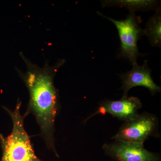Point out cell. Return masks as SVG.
Listing matches in <instances>:
<instances>
[{
    "label": "cell",
    "instance_id": "obj_4",
    "mask_svg": "<svg viewBox=\"0 0 161 161\" xmlns=\"http://www.w3.org/2000/svg\"><path fill=\"white\" fill-rule=\"evenodd\" d=\"M158 122L152 114L144 113L125 122L113 137L115 140L142 144L150 136L158 135Z\"/></svg>",
    "mask_w": 161,
    "mask_h": 161
},
{
    "label": "cell",
    "instance_id": "obj_8",
    "mask_svg": "<svg viewBox=\"0 0 161 161\" xmlns=\"http://www.w3.org/2000/svg\"><path fill=\"white\" fill-rule=\"evenodd\" d=\"M143 34L148 37L152 46L160 47L161 45V13L157 8L155 14L150 18L143 30Z\"/></svg>",
    "mask_w": 161,
    "mask_h": 161
},
{
    "label": "cell",
    "instance_id": "obj_9",
    "mask_svg": "<svg viewBox=\"0 0 161 161\" xmlns=\"http://www.w3.org/2000/svg\"><path fill=\"white\" fill-rule=\"evenodd\" d=\"M102 4L103 6L124 7L130 9V11H135L151 9L156 6L157 2L153 0H115L103 1Z\"/></svg>",
    "mask_w": 161,
    "mask_h": 161
},
{
    "label": "cell",
    "instance_id": "obj_3",
    "mask_svg": "<svg viewBox=\"0 0 161 161\" xmlns=\"http://www.w3.org/2000/svg\"><path fill=\"white\" fill-rule=\"evenodd\" d=\"M97 13L112 22L118 31L120 42V57L128 59L132 64L137 63V58L141 55L137 42L144 34L143 30L140 26V20L136 15L135 11H130L126 19L122 20L108 17L100 12Z\"/></svg>",
    "mask_w": 161,
    "mask_h": 161
},
{
    "label": "cell",
    "instance_id": "obj_7",
    "mask_svg": "<svg viewBox=\"0 0 161 161\" xmlns=\"http://www.w3.org/2000/svg\"><path fill=\"white\" fill-rule=\"evenodd\" d=\"M142 106L140 100L135 97L122 98L119 100L105 101L100 104L97 111L87 118L85 121L97 114L108 113L127 122L135 119L139 115L138 111Z\"/></svg>",
    "mask_w": 161,
    "mask_h": 161
},
{
    "label": "cell",
    "instance_id": "obj_1",
    "mask_svg": "<svg viewBox=\"0 0 161 161\" xmlns=\"http://www.w3.org/2000/svg\"><path fill=\"white\" fill-rule=\"evenodd\" d=\"M20 56L26 65V72L18 70L29 94V101L25 115L32 113L40 129L41 135L46 146L57 155L55 144V124L59 109V94L55 86L57 71L64 64L61 59L50 66L48 63L40 67L31 62L23 53Z\"/></svg>",
    "mask_w": 161,
    "mask_h": 161
},
{
    "label": "cell",
    "instance_id": "obj_5",
    "mask_svg": "<svg viewBox=\"0 0 161 161\" xmlns=\"http://www.w3.org/2000/svg\"><path fill=\"white\" fill-rule=\"evenodd\" d=\"M103 149L117 161H160L158 156L146 150L142 144L115 140L105 144Z\"/></svg>",
    "mask_w": 161,
    "mask_h": 161
},
{
    "label": "cell",
    "instance_id": "obj_2",
    "mask_svg": "<svg viewBox=\"0 0 161 161\" xmlns=\"http://www.w3.org/2000/svg\"><path fill=\"white\" fill-rule=\"evenodd\" d=\"M21 102L18 101L12 111L4 107L12 120V131L8 136L0 134V143L3 150L1 161H41L35 154L30 138L24 126L25 115L20 112Z\"/></svg>",
    "mask_w": 161,
    "mask_h": 161
},
{
    "label": "cell",
    "instance_id": "obj_6",
    "mask_svg": "<svg viewBox=\"0 0 161 161\" xmlns=\"http://www.w3.org/2000/svg\"><path fill=\"white\" fill-rule=\"evenodd\" d=\"M132 65V69L120 75L122 82L121 89L123 91L122 98H127L128 92L133 87H145L153 95L161 92V87L153 80L151 69L148 66V60H145L142 65H139L137 63Z\"/></svg>",
    "mask_w": 161,
    "mask_h": 161
}]
</instances>
